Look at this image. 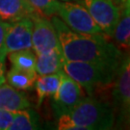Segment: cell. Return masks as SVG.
Returning a JSON list of instances; mask_svg holds the SVG:
<instances>
[{
    "mask_svg": "<svg viewBox=\"0 0 130 130\" xmlns=\"http://www.w3.org/2000/svg\"><path fill=\"white\" fill-rule=\"evenodd\" d=\"M51 22L59 39L66 61L120 64L122 53L104 34H80L72 31L58 17Z\"/></svg>",
    "mask_w": 130,
    "mask_h": 130,
    "instance_id": "6da1fadb",
    "label": "cell"
},
{
    "mask_svg": "<svg viewBox=\"0 0 130 130\" xmlns=\"http://www.w3.org/2000/svg\"><path fill=\"white\" fill-rule=\"evenodd\" d=\"M115 115L107 103L84 96L68 113L58 117L59 130H106L114 125Z\"/></svg>",
    "mask_w": 130,
    "mask_h": 130,
    "instance_id": "7a4b0ae2",
    "label": "cell"
},
{
    "mask_svg": "<svg viewBox=\"0 0 130 130\" xmlns=\"http://www.w3.org/2000/svg\"><path fill=\"white\" fill-rule=\"evenodd\" d=\"M120 64L65 60L63 70L85 89L90 96H93L98 90L113 83Z\"/></svg>",
    "mask_w": 130,
    "mask_h": 130,
    "instance_id": "3957f363",
    "label": "cell"
},
{
    "mask_svg": "<svg viewBox=\"0 0 130 130\" xmlns=\"http://www.w3.org/2000/svg\"><path fill=\"white\" fill-rule=\"evenodd\" d=\"M57 14L72 31L80 34H103L102 30L83 5L72 1L59 3Z\"/></svg>",
    "mask_w": 130,
    "mask_h": 130,
    "instance_id": "277c9868",
    "label": "cell"
},
{
    "mask_svg": "<svg viewBox=\"0 0 130 130\" xmlns=\"http://www.w3.org/2000/svg\"><path fill=\"white\" fill-rule=\"evenodd\" d=\"M113 86V104L120 122L129 121L130 113V59L124 56L121 61Z\"/></svg>",
    "mask_w": 130,
    "mask_h": 130,
    "instance_id": "5b68a950",
    "label": "cell"
},
{
    "mask_svg": "<svg viewBox=\"0 0 130 130\" xmlns=\"http://www.w3.org/2000/svg\"><path fill=\"white\" fill-rule=\"evenodd\" d=\"M79 3L87 9L103 34L113 37L115 28L121 15V8L114 0H79Z\"/></svg>",
    "mask_w": 130,
    "mask_h": 130,
    "instance_id": "8992f818",
    "label": "cell"
},
{
    "mask_svg": "<svg viewBox=\"0 0 130 130\" xmlns=\"http://www.w3.org/2000/svg\"><path fill=\"white\" fill-rule=\"evenodd\" d=\"M32 48L36 55L54 50H61L57 33L52 22L44 17L36 14L33 15Z\"/></svg>",
    "mask_w": 130,
    "mask_h": 130,
    "instance_id": "52a82bcc",
    "label": "cell"
},
{
    "mask_svg": "<svg viewBox=\"0 0 130 130\" xmlns=\"http://www.w3.org/2000/svg\"><path fill=\"white\" fill-rule=\"evenodd\" d=\"M84 96L85 93L82 87L63 70L61 72L59 88L52 96V107L56 115L59 117L68 113Z\"/></svg>",
    "mask_w": 130,
    "mask_h": 130,
    "instance_id": "ba28073f",
    "label": "cell"
},
{
    "mask_svg": "<svg viewBox=\"0 0 130 130\" xmlns=\"http://www.w3.org/2000/svg\"><path fill=\"white\" fill-rule=\"evenodd\" d=\"M32 30L33 20L31 18L10 22L3 48L5 55L20 49H32Z\"/></svg>",
    "mask_w": 130,
    "mask_h": 130,
    "instance_id": "9c48e42d",
    "label": "cell"
},
{
    "mask_svg": "<svg viewBox=\"0 0 130 130\" xmlns=\"http://www.w3.org/2000/svg\"><path fill=\"white\" fill-rule=\"evenodd\" d=\"M37 14L28 0H0V19L14 22Z\"/></svg>",
    "mask_w": 130,
    "mask_h": 130,
    "instance_id": "30bf717a",
    "label": "cell"
},
{
    "mask_svg": "<svg viewBox=\"0 0 130 130\" xmlns=\"http://www.w3.org/2000/svg\"><path fill=\"white\" fill-rule=\"evenodd\" d=\"M30 107V101L25 94L8 84L0 85V109L17 112Z\"/></svg>",
    "mask_w": 130,
    "mask_h": 130,
    "instance_id": "8fae6325",
    "label": "cell"
},
{
    "mask_svg": "<svg viewBox=\"0 0 130 130\" xmlns=\"http://www.w3.org/2000/svg\"><path fill=\"white\" fill-rule=\"evenodd\" d=\"M130 0L123 2L122 11L115 28L113 37L116 45L121 52H128L130 46Z\"/></svg>",
    "mask_w": 130,
    "mask_h": 130,
    "instance_id": "7c38bea8",
    "label": "cell"
},
{
    "mask_svg": "<svg viewBox=\"0 0 130 130\" xmlns=\"http://www.w3.org/2000/svg\"><path fill=\"white\" fill-rule=\"evenodd\" d=\"M36 56V72L38 75L52 74L63 70L65 59L62 50H54Z\"/></svg>",
    "mask_w": 130,
    "mask_h": 130,
    "instance_id": "4fadbf2b",
    "label": "cell"
},
{
    "mask_svg": "<svg viewBox=\"0 0 130 130\" xmlns=\"http://www.w3.org/2000/svg\"><path fill=\"white\" fill-rule=\"evenodd\" d=\"M63 71V70H62ZM52 74L39 75L35 82V88L37 91L38 105H41L45 98L53 96L59 88L61 80V72Z\"/></svg>",
    "mask_w": 130,
    "mask_h": 130,
    "instance_id": "5bb4252c",
    "label": "cell"
},
{
    "mask_svg": "<svg viewBox=\"0 0 130 130\" xmlns=\"http://www.w3.org/2000/svg\"><path fill=\"white\" fill-rule=\"evenodd\" d=\"M37 72H31L13 67L7 73V81L9 85L17 90H31L37 79Z\"/></svg>",
    "mask_w": 130,
    "mask_h": 130,
    "instance_id": "9a60e30c",
    "label": "cell"
},
{
    "mask_svg": "<svg viewBox=\"0 0 130 130\" xmlns=\"http://www.w3.org/2000/svg\"><path fill=\"white\" fill-rule=\"evenodd\" d=\"M39 116L32 110L22 109L14 112V118L7 130H33L40 128Z\"/></svg>",
    "mask_w": 130,
    "mask_h": 130,
    "instance_id": "2e32d148",
    "label": "cell"
},
{
    "mask_svg": "<svg viewBox=\"0 0 130 130\" xmlns=\"http://www.w3.org/2000/svg\"><path fill=\"white\" fill-rule=\"evenodd\" d=\"M7 55H9V60L13 67L31 72H36L37 56L31 49H20L18 51L10 52Z\"/></svg>",
    "mask_w": 130,
    "mask_h": 130,
    "instance_id": "e0dca14e",
    "label": "cell"
},
{
    "mask_svg": "<svg viewBox=\"0 0 130 130\" xmlns=\"http://www.w3.org/2000/svg\"><path fill=\"white\" fill-rule=\"evenodd\" d=\"M28 2L38 14L47 19L57 14L60 3L58 0H28Z\"/></svg>",
    "mask_w": 130,
    "mask_h": 130,
    "instance_id": "ac0fdd59",
    "label": "cell"
},
{
    "mask_svg": "<svg viewBox=\"0 0 130 130\" xmlns=\"http://www.w3.org/2000/svg\"><path fill=\"white\" fill-rule=\"evenodd\" d=\"M14 118V112L0 109V130H7Z\"/></svg>",
    "mask_w": 130,
    "mask_h": 130,
    "instance_id": "d6986e66",
    "label": "cell"
},
{
    "mask_svg": "<svg viewBox=\"0 0 130 130\" xmlns=\"http://www.w3.org/2000/svg\"><path fill=\"white\" fill-rule=\"evenodd\" d=\"M10 22L7 21H3L0 19V59L5 60V55L4 53V42H5V37H6V33H7V29L9 27Z\"/></svg>",
    "mask_w": 130,
    "mask_h": 130,
    "instance_id": "ffe728a7",
    "label": "cell"
},
{
    "mask_svg": "<svg viewBox=\"0 0 130 130\" xmlns=\"http://www.w3.org/2000/svg\"><path fill=\"white\" fill-rule=\"evenodd\" d=\"M5 72H6L5 60L0 59V84H3L6 81V79H5Z\"/></svg>",
    "mask_w": 130,
    "mask_h": 130,
    "instance_id": "44dd1931",
    "label": "cell"
},
{
    "mask_svg": "<svg viewBox=\"0 0 130 130\" xmlns=\"http://www.w3.org/2000/svg\"><path fill=\"white\" fill-rule=\"evenodd\" d=\"M61 1H72V2H77L79 0H61Z\"/></svg>",
    "mask_w": 130,
    "mask_h": 130,
    "instance_id": "7402d4cb",
    "label": "cell"
},
{
    "mask_svg": "<svg viewBox=\"0 0 130 130\" xmlns=\"http://www.w3.org/2000/svg\"><path fill=\"white\" fill-rule=\"evenodd\" d=\"M121 1H123V2H124V1H125V0H121Z\"/></svg>",
    "mask_w": 130,
    "mask_h": 130,
    "instance_id": "603a6c76",
    "label": "cell"
},
{
    "mask_svg": "<svg viewBox=\"0 0 130 130\" xmlns=\"http://www.w3.org/2000/svg\"><path fill=\"white\" fill-rule=\"evenodd\" d=\"M0 85H1V84H0Z\"/></svg>",
    "mask_w": 130,
    "mask_h": 130,
    "instance_id": "cb8c5ba5",
    "label": "cell"
}]
</instances>
